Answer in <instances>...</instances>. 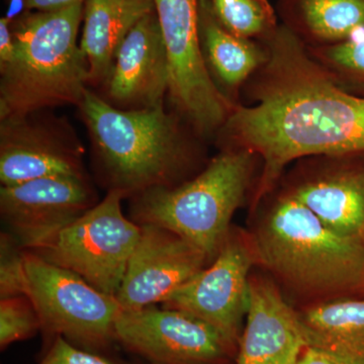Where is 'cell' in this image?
<instances>
[{
    "label": "cell",
    "instance_id": "6da1fadb",
    "mask_svg": "<svg viewBox=\"0 0 364 364\" xmlns=\"http://www.w3.org/2000/svg\"><path fill=\"white\" fill-rule=\"evenodd\" d=\"M268 59L245 87L220 136L262 161L255 200L272 193L294 161L364 152V97L337 85L289 31L267 40Z\"/></svg>",
    "mask_w": 364,
    "mask_h": 364
},
{
    "label": "cell",
    "instance_id": "7a4b0ae2",
    "mask_svg": "<svg viewBox=\"0 0 364 364\" xmlns=\"http://www.w3.org/2000/svg\"><path fill=\"white\" fill-rule=\"evenodd\" d=\"M250 239L256 262L311 304L364 289V243L333 231L286 188L268 200Z\"/></svg>",
    "mask_w": 364,
    "mask_h": 364
},
{
    "label": "cell",
    "instance_id": "3957f363",
    "mask_svg": "<svg viewBox=\"0 0 364 364\" xmlns=\"http://www.w3.org/2000/svg\"><path fill=\"white\" fill-rule=\"evenodd\" d=\"M79 109L90 132L95 166L107 191L132 198L148 189L188 181L196 162L178 117L164 105L117 109L87 90Z\"/></svg>",
    "mask_w": 364,
    "mask_h": 364
},
{
    "label": "cell",
    "instance_id": "277c9868",
    "mask_svg": "<svg viewBox=\"0 0 364 364\" xmlns=\"http://www.w3.org/2000/svg\"><path fill=\"white\" fill-rule=\"evenodd\" d=\"M83 7L25 11L11 21L14 54L0 67V119L81 102L90 82L77 40Z\"/></svg>",
    "mask_w": 364,
    "mask_h": 364
},
{
    "label": "cell",
    "instance_id": "5b68a950",
    "mask_svg": "<svg viewBox=\"0 0 364 364\" xmlns=\"http://www.w3.org/2000/svg\"><path fill=\"white\" fill-rule=\"evenodd\" d=\"M257 159L251 151L225 146L198 176L132 198L130 218L139 225L176 232L210 263L232 230V218L245 202Z\"/></svg>",
    "mask_w": 364,
    "mask_h": 364
},
{
    "label": "cell",
    "instance_id": "8992f818",
    "mask_svg": "<svg viewBox=\"0 0 364 364\" xmlns=\"http://www.w3.org/2000/svg\"><path fill=\"white\" fill-rule=\"evenodd\" d=\"M26 294L32 299L46 342L62 337L78 348L112 355L122 308L76 273L25 251Z\"/></svg>",
    "mask_w": 364,
    "mask_h": 364
},
{
    "label": "cell",
    "instance_id": "52a82bcc",
    "mask_svg": "<svg viewBox=\"0 0 364 364\" xmlns=\"http://www.w3.org/2000/svg\"><path fill=\"white\" fill-rule=\"evenodd\" d=\"M123 200L107 191L102 202L31 252L116 296L141 233L140 225L124 214Z\"/></svg>",
    "mask_w": 364,
    "mask_h": 364
},
{
    "label": "cell",
    "instance_id": "ba28073f",
    "mask_svg": "<svg viewBox=\"0 0 364 364\" xmlns=\"http://www.w3.org/2000/svg\"><path fill=\"white\" fill-rule=\"evenodd\" d=\"M200 0H154L169 65L168 95L203 136L220 132L238 102L225 95L205 61L198 28Z\"/></svg>",
    "mask_w": 364,
    "mask_h": 364
},
{
    "label": "cell",
    "instance_id": "9c48e42d",
    "mask_svg": "<svg viewBox=\"0 0 364 364\" xmlns=\"http://www.w3.org/2000/svg\"><path fill=\"white\" fill-rule=\"evenodd\" d=\"M116 339L146 364H230L238 349L214 326L164 306L122 310Z\"/></svg>",
    "mask_w": 364,
    "mask_h": 364
},
{
    "label": "cell",
    "instance_id": "30bf717a",
    "mask_svg": "<svg viewBox=\"0 0 364 364\" xmlns=\"http://www.w3.org/2000/svg\"><path fill=\"white\" fill-rule=\"evenodd\" d=\"M256 263L250 236L232 228L215 259L161 306L195 316L238 344L247 314L250 270Z\"/></svg>",
    "mask_w": 364,
    "mask_h": 364
},
{
    "label": "cell",
    "instance_id": "8fae6325",
    "mask_svg": "<svg viewBox=\"0 0 364 364\" xmlns=\"http://www.w3.org/2000/svg\"><path fill=\"white\" fill-rule=\"evenodd\" d=\"M97 203L88 177H43L0 188L2 222L28 251L43 247Z\"/></svg>",
    "mask_w": 364,
    "mask_h": 364
},
{
    "label": "cell",
    "instance_id": "7c38bea8",
    "mask_svg": "<svg viewBox=\"0 0 364 364\" xmlns=\"http://www.w3.org/2000/svg\"><path fill=\"white\" fill-rule=\"evenodd\" d=\"M38 114L0 119L1 186L50 176L88 177L85 149L69 124Z\"/></svg>",
    "mask_w": 364,
    "mask_h": 364
},
{
    "label": "cell",
    "instance_id": "4fadbf2b",
    "mask_svg": "<svg viewBox=\"0 0 364 364\" xmlns=\"http://www.w3.org/2000/svg\"><path fill=\"white\" fill-rule=\"evenodd\" d=\"M140 226V238L116 294L123 310L164 303L210 264L202 250L176 232L153 224Z\"/></svg>",
    "mask_w": 364,
    "mask_h": 364
},
{
    "label": "cell",
    "instance_id": "5bb4252c",
    "mask_svg": "<svg viewBox=\"0 0 364 364\" xmlns=\"http://www.w3.org/2000/svg\"><path fill=\"white\" fill-rule=\"evenodd\" d=\"M286 188L326 226L364 243V166L348 154L304 158Z\"/></svg>",
    "mask_w": 364,
    "mask_h": 364
},
{
    "label": "cell",
    "instance_id": "9a60e30c",
    "mask_svg": "<svg viewBox=\"0 0 364 364\" xmlns=\"http://www.w3.org/2000/svg\"><path fill=\"white\" fill-rule=\"evenodd\" d=\"M104 85L107 102L117 109L136 111L164 105L169 65L156 11L139 21L119 46Z\"/></svg>",
    "mask_w": 364,
    "mask_h": 364
},
{
    "label": "cell",
    "instance_id": "2e32d148",
    "mask_svg": "<svg viewBox=\"0 0 364 364\" xmlns=\"http://www.w3.org/2000/svg\"><path fill=\"white\" fill-rule=\"evenodd\" d=\"M245 320L236 364H296L306 348L298 312L269 279L251 277Z\"/></svg>",
    "mask_w": 364,
    "mask_h": 364
},
{
    "label": "cell",
    "instance_id": "e0dca14e",
    "mask_svg": "<svg viewBox=\"0 0 364 364\" xmlns=\"http://www.w3.org/2000/svg\"><path fill=\"white\" fill-rule=\"evenodd\" d=\"M298 316L306 348L341 364H364V299L318 301Z\"/></svg>",
    "mask_w": 364,
    "mask_h": 364
},
{
    "label": "cell",
    "instance_id": "ac0fdd59",
    "mask_svg": "<svg viewBox=\"0 0 364 364\" xmlns=\"http://www.w3.org/2000/svg\"><path fill=\"white\" fill-rule=\"evenodd\" d=\"M153 11L154 0H85L79 43L90 65L91 83L105 85L119 46Z\"/></svg>",
    "mask_w": 364,
    "mask_h": 364
},
{
    "label": "cell",
    "instance_id": "d6986e66",
    "mask_svg": "<svg viewBox=\"0 0 364 364\" xmlns=\"http://www.w3.org/2000/svg\"><path fill=\"white\" fill-rule=\"evenodd\" d=\"M198 28L210 75L225 95L236 102L240 88L267 61V46L262 47L226 30L215 18L208 0L198 1Z\"/></svg>",
    "mask_w": 364,
    "mask_h": 364
},
{
    "label": "cell",
    "instance_id": "ffe728a7",
    "mask_svg": "<svg viewBox=\"0 0 364 364\" xmlns=\"http://www.w3.org/2000/svg\"><path fill=\"white\" fill-rule=\"evenodd\" d=\"M296 7L306 47L338 44L364 28V0H298Z\"/></svg>",
    "mask_w": 364,
    "mask_h": 364
},
{
    "label": "cell",
    "instance_id": "44dd1931",
    "mask_svg": "<svg viewBox=\"0 0 364 364\" xmlns=\"http://www.w3.org/2000/svg\"><path fill=\"white\" fill-rule=\"evenodd\" d=\"M219 23L244 39L264 38L275 33V18L267 0H208Z\"/></svg>",
    "mask_w": 364,
    "mask_h": 364
},
{
    "label": "cell",
    "instance_id": "7402d4cb",
    "mask_svg": "<svg viewBox=\"0 0 364 364\" xmlns=\"http://www.w3.org/2000/svg\"><path fill=\"white\" fill-rule=\"evenodd\" d=\"M309 54L340 87L364 85V35L322 47H306Z\"/></svg>",
    "mask_w": 364,
    "mask_h": 364
},
{
    "label": "cell",
    "instance_id": "603a6c76",
    "mask_svg": "<svg viewBox=\"0 0 364 364\" xmlns=\"http://www.w3.org/2000/svg\"><path fill=\"white\" fill-rule=\"evenodd\" d=\"M42 331L37 309L28 294L0 299V349L33 338Z\"/></svg>",
    "mask_w": 364,
    "mask_h": 364
},
{
    "label": "cell",
    "instance_id": "cb8c5ba5",
    "mask_svg": "<svg viewBox=\"0 0 364 364\" xmlns=\"http://www.w3.org/2000/svg\"><path fill=\"white\" fill-rule=\"evenodd\" d=\"M25 251L9 232L0 235V299L26 294Z\"/></svg>",
    "mask_w": 364,
    "mask_h": 364
},
{
    "label": "cell",
    "instance_id": "d4e9b609",
    "mask_svg": "<svg viewBox=\"0 0 364 364\" xmlns=\"http://www.w3.org/2000/svg\"><path fill=\"white\" fill-rule=\"evenodd\" d=\"M36 364H124L107 354L78 348L62 337H55L46 344L44 353Z\"/></svg>",
    "mask_w": 364,
    "mask_h": 364
},
{
    "label": "cell",
    "instance_id": "484cf974",
    "mask_svg": "<svg viewBox=\"0 0 364 364\" xmlns=\"http://www.w3.org/2000/svg\"><path fill=\"white\" fill-rule=\"evenodd\" d=\"M14 54V35L11 21L4 16L0 20V67L11 61Z\"/></svg>",
    "mask_w": 364,
    "mask_h": 364
},
{
    "label": "cell",
    "instance_id": "4316f807",
    "mask_svg": "<svg viewBox=\"0 0 364 364\" xmlns=\"http://www.w3.org/2000/svg\"><path fill=\"white\" fill-rule=\"evenodd\" d=\"M85 0H25L26 11H51L74 6Z\"/></svg>",
    "mask_w": 364,
    "mask_h": 364
},
{
    "label": "cell",
    "instance_id": "83f0119b",
    "mask_svg": "<svg viewBox=\"0 0 364 364\" xmlns=\"http://www.w3.org/2000/svg\"><path fill=\"white\" fill-rule=\"evenodd\" d=\"M296 364H341L333 359L318 353V352L313 350V349L306 348L301 355L299 356V360Z\"/></svg>",
    "mask_w": 364,
    "mask_h": 364
},
{
    "label": "cell",
    "instance_id": "f1b7e54d",
    "mask_svg": "<svg viewBox=\"0 0 364 364\" xmlns=\"http://www.w3.org/2000/svg\"><path fill=\"white\" fill-rule=\"evenodd\" d=\"M143 364H146V363H143Z\"/></svg>",
    "mask_w": 364,
    "mask_h": 364
}]
</instances>
